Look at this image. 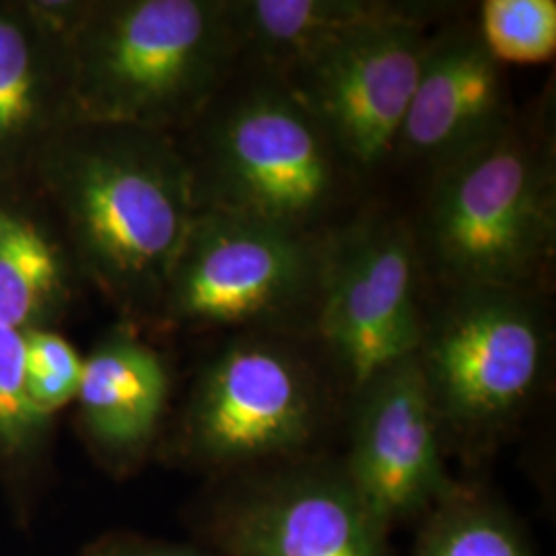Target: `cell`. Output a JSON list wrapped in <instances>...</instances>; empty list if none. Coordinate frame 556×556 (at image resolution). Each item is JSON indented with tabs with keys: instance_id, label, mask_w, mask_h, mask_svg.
Instances as JSON below:
<instances>
[{
	"instance_id": "1",
	"label": "cell",
	"mask_w": 556,
	"mask_h": 556,
	"mask_svg": "<svg viewBox=\"0 0 556 556\" xmlns=\"http://www.w3.org/2000/svg\"><path fill=\"white\" fill-rule=\"evenodd\" d=\"M29 176L79 277L126 316L157 319L197 213L178 137L75 119L43 147Z\"/></svg>"
},
{
	"instance_id": "2",
	"label": "cell",
	"mask_w": 556,
	"mask_h": 556,
	"mask_svg": "<svg viewBox=\"0 0 556 556\" xmlns=\"http://www.w3.org/2000/svg\"><path fill=\"white\" fill-rule=\"evenodd\" d=\"M68 60L75 118L178 137L236 75L231 0H91Z\"/></svg>"
},
{
	"instance_id": "3",
	"label": "cell",
	"mask_w": 556,
	"mask_h": 556,
	"mask_svg": "<svg viewBox=\"0 0 556 556\" xmlns=\"http://www.w3.org/2000/svg\"><path fill=\"white\" fill-rule=\"evenodd\" d=\"M250 75H233L179 142L197 211L321 238L357 172L285 80Z\"/></svg>"
},
{
	"instance_id": "4",
	"label": "cell",
	"mask_w": 556,
	"mask_h": 556,
	"mask_svg": "<svg viewBox=\"0 0 556 556\" xmlns=\"http://www.w3.org/2000/svg\"><path fill=\"white\" fill-rule=\"evenodd\" d=\"M556 245L555 155L514 122L433 174L418 258L450 291H536Z\"/></svg>"
},
{
	"instance_id": "5",
	"label": "cell",
	"mask_w": 556,
	"mask_h": 556,
	"mask_svg": "<svg viewBox=\"0 0 556 556\" xmlns=\"http://www.w3.org/2000/svg\"><path fill=\"white\" fill-rule=\"evenodd\" d=\"M425 318L417 361L447 457L477 466L528 417L548 379L536 291L468 289Z\"/></svg>"
},
{
	"instance_id": "6",
	"label": "cell",
	"mask_w": 556,
	"mask_h": 556,
	"mask_svg": "<svg viewBox=\"0 0 556 556\" xmlns=\"http://www.w3.org/2000/svg\"><path fill=\"white\" fill-rule=\"evenodd\" d=\"M334 417L318 367L278 334H236L204 361L174 457L211 480L316 456Z\"/></svg>"
},
{
	"instance_id": "7",
	"label": "cell",
	"mask_w": 556,
	"mask_h": 556,
	"mask_svg": "<svg viewBox=\"0 0 556 556\" xmlns=\"http://www.w3.org/2000/svg\"><path fill=\"white\" fill-rule=\"evenodd\" d=\"M321 238L197 211L172 264L157 321L278 337L298 321H314Z\"/></svg>"
},
{
	"instance_id": "8",
	"label": "cell",
	"mask_w": 556,
	"mask_h": 556,
	"mask_svg": "<svg viewBox=\"0 0 556 556\" xmlns=\"http://www.w3.org/2000/svg\"><path fill=\"white\" fill-rule=\"evenodd\" d=\"M190 523L211 555L394 556L340 457L326 454L211 480Z\"/></svg>"
},
{
	"instance_id": "9",
	"label": "cell",
	"mask_w": 556,
	"mask_h": 556,
	"mask_svg": "<svg viewBox=\"0 0 556 556\" xmlns=\"http://www.w3.org/2000/svg\"><path fill=\"white\" fill-rule=\"evenodd\" d=\"M417 236L388 213H361L321 238L316 332L346 392L417 355Z\"/></svg>"
},
{
	"instance_id": "10",
	"label": "cell",
	"mask_w": 556,
	"mask_h": 556,
	"mask_svg": "<svg viewBox=\"0 0 556 556\" xmlns=\"http://www.w3.org/2000/svg\"><path fill=\"white\" fill-rule=\"evenodd\" d=\"M438 4L379 21L280 77L355 172L396 155Z\"/></svg>"
},
{
	"instance_id": "11",
	"label": "cell",
	"mask_w": 556,
	"mask_h": 556,
	"mask_svg": "<svg viewBox=\"0 0 556 556\" xmlns=\"http://www.w3.org/2000/svg\"><path fill=\"white\" fill-rule=\"evenodd\" d=\"M349 447L342 470L379 526L392 534L456 497L417 355L376 374L349 394Z\"/></svg>"
},
{
	"instance_id": "12",
	"label": "cell",
	"mask_w": 556,
	"mask_h": 556,
	"mask_svg": "<svg viewBox=\"0 0 556 556\" xmlns=\"http://www.w3.org/2000/svg\"><path fill=\"white\" fill-rule=\"evenodd\" d=\"M514 122L503 66L484 48L477 23L443 25L427 46L396 155L435 174L484 149Z\"/></svg>"
},
{
	"instance_id": "13",
	"label": "cell",
	"mask_w": 556,
	"mask_h": 556,
	"mask_svg": "<svg viewBox=\"0 0 556 556\" xmlns=\"http://www.w3.org/2000/svg\"><path fill=\"white\" fill-rule=\"evenodd\" d=\"M172 390L167 358L132 326L114 328L85 355L77 420L83 439L108 470L135 472L153 452Z\"/></svg>"
},
{
	"instance_id": "14",
	"label": "cell",
	"mask_w": 556,
	"mask_h": 556,
	"mask_svg": "<svg viewBox=\"0 0 556 556\" xmlns=\"http://www.w3.org/2000/svg\"><path fill=\"white\" fill-rule=\"evenodd\" d=\"M68 41L27 0L0 2V186L27 176L43 147L75 122Z\"/></svg>"
},
{
	"instance_id": "15",
	"label": "cell",
	"mask_w": 556,
	"mask_h": 556,
	"mask_svg": "<svg viewBox=\"0 0 556 556\" xmlns=\"http://www.w3.org/2000/svg\"><path fill=\"white\" fill-rule=\"evenodd\" d=\"M388 0H231L239 60L285 77L363 27L417 11Z\"/></svg>"
},
{
	"instance_id": "16",
	"label": "cell",
	"mask_w": 556,
	"mask_h": 556,
	"mask_svg": "<svg viewBox=\"0 0 556 556\" xmlns=\"http://www.w3.org/2000/svg\"><path fill=\"white\" fill-rule=\"evenodd\" d=\"M0 186V326L59 328L79 273L52 217Z\"/></svg>"
},
{
	"instance_id": "17",
	"label": "cell",
	"mask_w": 556,
	"mask_h": 556,
	"mask_svg": "<svg viewBox=\"0 0 556 556\" xmlns=\"http://www.w3.org/2000/svg\"><path fill=\"white\" fill-rule=\"evenodd\" d=\"M417 526L413 556H540L521 519L472 482Z\"/></svg>"
},
{
	"instance_id": "18",
	"label": "cell",
	"mask_w": 556,
	"mask_h": 556,
	"mask_svg": "<svg viewBox=\"0 0 556 556\" xmlns=\"http://www.w3.org/2000/svg\"><path fill=\"white\" fill-rule=\"evenodd\" d=\"M52 422L27 394L25 332L0 326V464H31L48 445Z\"/></svg>"
},
{
	"instance_id": "19",
	"label": "cell",
	"mask_w": 556,
	"mask_h": 556,
	"mask_svg": "<svg viewBox=\"0 0 556 556\" xmlns=\"http://www.w3.org/2000/svg\"><path fill=\"white\" fill-rule=\"evenodd\" d=\"M478 36L498 64H542L555 59V0H484Z\"/></svg>"
},
{
	"instance_id": "20",
	"label": "cell",
	"mask_w": 556,
	"mask_h": 556,
	"mask_svg": "<svg viewBox=\"0 0 556 556\" xmlns=\"http://www.w3.org/2000/svg\"><path fill=\"white\" fill-rule=\"evenodd\" d=\"M83 363L85 355L59 328L25 332V386L38 413L54 420L64 406L75 404Z\"/></svg>"
},
{
	"instance_id": "21",
	"label": "cell",
	"mask_w": 556,
	"mask_h": 556,
	"mask_svg": "<svg viewBox=\"0 0 556 556\" xmlns=\"http://www.w3.org/2000/svg\"><path fill=\"white\" fill-rule=\"evenodd\" d=\"M79 556H213L194 544H174L151 538L118 536L101 538Z\"/></svg>"
}]
</instances>
